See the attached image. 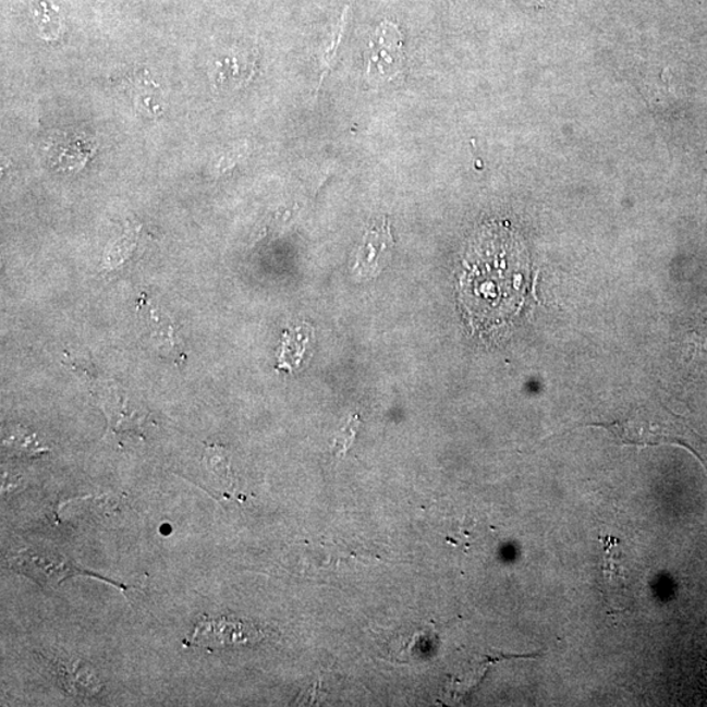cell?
<instances>
[{
	"label": "cell",
	"instance_id": "obj_1",
	"mask_svg": "<svg viewBox=\"0 0 707 707\" xmlns=\"http://www.w3.org/2000/svg\"><path fill=\"white\" fill-rule=\"evenodd\" d=\"M588 426L601 427L619 439L620 444L638 447V449L663 444L683 447L699 460L707 473V464L699 451L700 437L679 415L665 406L648 402L614 422Z\"/></svg>",
	"mask_w": 707,
	"mask_h": 707
},
{
	"label": "cell",
	"instance_id": "obj_2",
	"mask_svg": "<svg viewBox=\"0 0 707 707\" xmlns=\"http://www.w3.org/2000/svg\"><path fill=\"white\" fill-rule=\"evenodd\" d=\"M5 568L11 572L27 576L47 592L56 589L62 582L74 578V576H89V578L101 580L109 583V585L121 588L122 592L127 588L120 582L89 572V570L75 562L73 558L54 549L28 548L19 550L8 558Z\"/></svg>",
	"mask_w": 707,
	"mask_h": 707
},
{
	"label": "cell",
	"instance_id": "obj_3",
	"mask_svg": "<svg viewBox=\"0 0 707 707\" xmlns=\"http://www.w3.org/2000/svg\"><path fill=\"white\" fill-rule=\"evenodd\" d=\"M404 38L398 24L381 22L369 38L366 68L373 83L392 82L404 70Z\"/></svg>",
	"mask_w": 707,
	"mask_h": 707
},
{
	"label": "cell",
	"instance_id": "obj_4",
	"mask_svg": "<svg viewBox=\"0 0 707 707\" xmlns=\"http://www.w3.org/2000/svg\"><path fill=\"white\" fill-rule=\"evenodd\" d=\"M265 632L249 621L230 618H205L194 627L187 644L206 648H225L258 644Z\"/></svg>",
	"mask_w": 707,
	"mask_h": 707
},
{
	"label": "cell",
	"instance_id": "obj_5",
	"mask_svg": "<svg viewBox=\"0 0 707 707\" xmlns=\"http://www.w3.org/2000/svg\"><path fill=\"white\" fill-rule=\"evenodd\" d=\"M394 240L388 219L368 227L362 244L355 253L353 275L361 279H371L379 276L391 261Z\"/></svg>",
	"mask_w": 707,
	"mask_h": 707
},
{
	"label": "cell",
	"instance_id": "obj_6",
	"mask_svg": "<svg viewBox=\"0 0 707 707\" xmlns=\"http://www.w3.org/2000/svg\"><path fill=\"white\" fill-rule=\"evenodd\" d=\"M49 660L50 672L70 696L90 698L102 690V683L93 667L80 658L56 657Z\"/></svg>",
	"mask_w": 707,
	"mask_h": 707
},
{
	"label": "cell",
	"instance_id": "obj_7",
	"mask_svg": "<svg viewBox=\"0 0 707 707\" xmlns=\"http://www.w3.org/2000/svg\"><path fill=\"white\" fill-rule=\"evenodd\" d=\"M138 314L146 321L155 348L168 358L174 362H183L185 359L183 345L178 339L176 330H174L170 317L159 314L158 310L148 306L145 301L139 302Z\"/></svg>",
	"mask_w": 707,
	"mask_h": 707
},
{
	"label": "cell",
	"instance_id": "obj_8",
	"mask_svg": "<svg viewBox=\"0 0 707 707\" xmlns=\"http://www.w3.org/2000/svg\"><path fill=\"white\" fill-rule=\"evenodd\" d=\"M93 151V144L81 134L56 135L48 147L50 164L69 172L81 170Z\"/></svg>",
	"mask_w": 707,
	"mask_h": 707
},
{
	"label": "cell",
	"instance_id": "obj_9",
	"mask_svg": "<svg viewBox=\"0 0 707 707\" xmlns=\"http://www.w3.org/2000/svg\"><path fill=\"white\" fill-rule=\"evenodd\" d=\"M348 10L349 8L343 10L340 21L336 25L332 40H330V42L327 45V48L324 49L322 51L319 88L322 86L324 81H326V77L330 73V69H332L333 66L337 51H339L343 35H345L346 22H348Z\"/></svg>",
	"mask_w": 707,
	"mask_h": 707
},
{
	"label": "cell",
	"instance_id": "obj_10",
	"mask_svg": "<svg viewBox=\"0 0 707 707\" xmlns=\"http://www.w3.org/2000/svg\"><path fill=\"white\" fill-rule=\"evenodd\" d=\"M4 444L10 447L16 453L25 456H37L40 453L47 452V449L38 443L35 434H29L24 429H15L14 434L8 439H4Z\"/></svg>",
	"mask_w": 707,
	"mask_h": 707
},
{
	"label": "cell",
	"instance_id": "obj_11",
	"mask_svg": "<svg viewBox=\"0 0 707 707\" xmlns=\"http://www.w3.org/2000/svg\"><path fill=\"white\" fill-rule=\"evenodd\" d=\"M361 420L358 415H350L348 424L337 434L333 442V453L336 456H345V453L352 449L356 432H358Z\"/></svg>",
	"mask_w": 707,
	"mask_h": 707
},
{
	"label": "cell",
	"instance_id": "obj_12",
	"mask_svg": "<svg viewBox=\"0 0 707 707\" xmlns=\"http://www.w3.org/2000/svg\"><path fill=\"white\" fill-rule=\"evenodd\" d=\"M167 531H171V525H166V528H164V529L161 528V532H163V535H166V536L168 535V534H167Z\"/></svg>",
	"mask_w": 707,
	"mask_h": 707
}]
</instances>
